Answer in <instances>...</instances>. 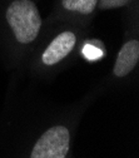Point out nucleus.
<instances>
[{
  "label": "nucleus",
  "mask_w": 139,
  "mask_h": 158,
  "mask_svg": "<svg viewBox=\"0 0 139 158\" xmlns=\"http://www.w3.org/2000/svg\"><path fill=\"white\" fill-rule=\"evenodd\" d=\"M6 22L19 43L28 44L38 36L42 18L31 0H15L6 10Z\"/></svg>",
  "instance_id": "f257e3e1"
},
{
  "label": "nucleus",
  "mask_w": 139,
  "mask_h": 158,
  "mask_svg": "<svg viewBox=\"0 0 139 158\" xmlns=\"http://www.w3.org/2000/svg\"><path fill=\"white\" fill-rule=\"evenodd\" d=\"M70 146V133L64 126L49 128L36 141L30 158H65Z\"/></svg>",
  "instance_id": "f03ea898"
},
{
  "label": "nucleus",
  "mask_w": 139,
  "mask_h": 158,
  "mask_svg": "<svg viewBox=\"0 0 139 158\" xmlns=\"http://www.w3.org/2000/svg\"><path fill=\"white\" fill-rule=\"evenodd\" d=\"M76 38L72 31L59 34L48 45L42 55V62L45 65H54L64 59L74 48Z\"/></svg>",
  "instance_id": "7ed1b4c3"
},
{
  "label": "nucleus",
  "mask_w": 139,
  "mask_h": 158,
  "mask_svg": "<svg viewBox=\"0 0 139 158\" xmlns=\"http://www.w3.org/2000/svg\"><path fill=\"white\" fill-rule=\"evenodd\" d=\"M138 59H139V42L138 40L127 42L118 53L115 65L113 69L114 75L118 78L128 75L137 65Z\"/></svg>",
  "instance_id": "20e7f679"
},
{
  "label": "nucleus",
  "mask_w": 139,
  "mask_h": 158,
  "mask_svg": "<svg viewBox=\"0 0 139 158\" xmlns=\"http://www.w3.org/2000/svg\"><path fill=\"white\" fill-rule=\"evenodd\" d=\"M62 4L69 11L90 14L95 9L98 0H62Z\"/></svg>",
  "instance_id": "39448f33"
},
{
  "label": "nucleus",
  "mask_w": 139,
  "mask_h": 158,
  "mask_svg": "<svg viewBox=\"0 0 139 158\" xmlns=\"http://www.w3.org/2000/svg\"><path fill=\"white\" fill-rule=\"evenodd\" d=\"M83 54H84L88 59L93 60V59H98L99 56L102 55V50L99 49V48H96V47H94V45H92V44H88V45L84 47Z\"/></svg>",
  "instance_id": "423d86ee"
},
{
  "label": "nucleus",
  "mask_w": 139,
  "mask_h": 158,
  "mask_svg": "<svg viewBox=\"0 0 139 158\" xmlns=\"http://www.w3.org/2000/svg\"><path fill=\"white\" fill-rule=\"evenodd\" d=\"M127 3V0H102L100 6L103 8H114V6H121Z\"/></svg>",
  "instance_id": "0eeeda50"
}]
</instances>
